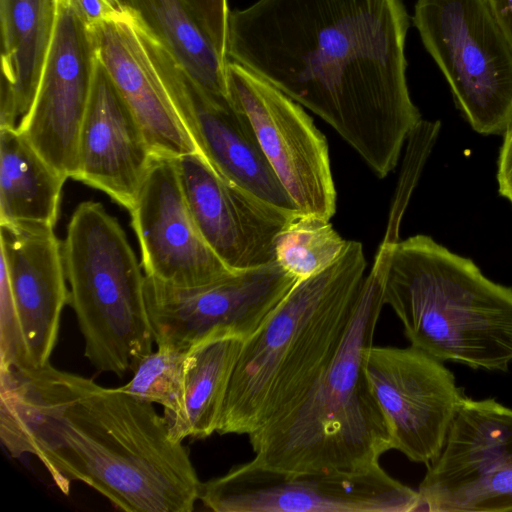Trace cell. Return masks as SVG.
<instances>
[{
  "label": "cell",
  "instance_id": "cell-19",
  "mask_svg": "<svg viewBox=\"0 0 512 512\" xmlns=\"http://www.w3.org/2000/svg\"><path fill=\"white\" fill-rule=\"evenodd\" d=\"M154 155L142 126L96 57L73 179L130 210Z\"/></svg>",
  "mask_w": 512,
  "mask_h": 512
},
{
  "label": "cell",
  "instance_id": "cell-25",
  "mask_svg": "<svg viewBox=\"0 0 512 512\" xmlns=\"http://www.w3.org/2000/svg\"><path fill=\"white\" fill-rule=\"evenodd\" d=\"M187 352L157 346L156 351L141 359L131 380L119 388L139 400L162 405L163 412L173 411L181 394Z\"/></svg>",
  "mask_w": 512,
  "mask_h": 512
},
{
  "label": "cell",
  "instance_id": "cell-9",
  "mask_svg": "<svg viewBox=\"0 0 512 512\" xmlns=\"http://www.w3.org/2000/svg\"><path fill=\"white\" fill-rule=\"evenodd\" d=\"M199 500L215 512H416L418 491L376 464L353 471L289 473L253 459L201 483Z\"/></svg>",
  "mask_w": 512,
  "mask_h": 512
},
{
  "label": "cell",
  "instance_id": "cell-28",
  "mask_svg": "<svg viewBox=\"0 0 512 512\" xmlns=\"http://www.w3.org/2000/svg\"><path fill=\"white\" fill-rule=\"evenodd\" d=\"M502 135L503 141L497 159L498 192L512 205V116Z\"/></svg>",
  "mask_w": 512,
  "mask_h": 512
},
{
  "label": "cell",
  "instance_id": "cell-1",
  "mask_svg": "<svg viewBox=\"0 0 512 512\" xmlns=\"http://www.w3.org/2000/svg\"><path fill=\"white\" fill-rule=\"evenodd\" d=\"M402 0H256L231 10L227 60L327 122L379 178L421 122Z\"/></svg>",
  "mask_w": 512,
  "mask_h": 512
},
{
  "label": "cell",
  "instance_id": "cell-4",
  "mask_svg": "<svg viewBox=\"0 0 512 512\" xmlns=\"http://www.w3.org/2000/svg\"><path fill=\"white\" fill-rule=\"evenodd\" d=\"M366 266L362 244L349 240L334 264L295 282L243 341L217 433L249 435L304 395L343 338Z\"/></svg>",
  "mask_w": 512,
  "mask_h": 512
},
{
  "label": "cell",
  "instance_id": "cell-8",
  "mask_svg": "<svg viewBox=\"0 0 512 512\" xmlns=\"http://www.w3.org/2000/svg\"><path fill=\"white\" fill-rule=\"evenodd\" d=\"M0 242V368L39 369L69 304L63 244L40 224H0Z\"/></svg>",
  "mask_w": 512,
  "mask_h": 512
},
{
  "label": "cell",
  "instance_id": "cell-13",
  "mask_svg": "<svg viewBox=\"0 0 512 512\" xmlns=\"http://www.w3.org/2000/svg\"><path fill=\"white\" fill-rule=\"evenodd\" d=\"M366 376L392 449L429 466L440 454L464 397L454 374L443 361L412 345H373Z\"/></svg>",
  "mask_w": 512,
  "mask_h": 512
},
{
  "label": "cell",
  "instance_id": "cell-14",
  "mask_svg": "<svg viewBox=\"0 0 512 512\" xmlns=\"http://www.w3.org/2000/svg\"><path fill=\"white\" fill-rule=\"evenodd\" d=\"M146 38L179 116L198 151L223 177L259 198L298 211L268 162L246 115L208 92L146 28Z\"/></svg>",
  "mask_w": 512,
  "mask_h": 512
},
{
  "label": "cell",
  "instance_id": "cell-2",
  "mask_svg": "<svg viewBox=\"0 0 512 512\" xmlns=\"http://www.w3.org/2000/svg\"><path fill=\"white\" fill-rule=\"evenodd\" d=\"M0 438L68 495L80 481L127 512H191L201 481L152 403L59 370L0 369Z\"/></svg>",
  "mask_w": 512,
  "mask_h": 512
},
{
  "label": "cell",
  "instance_id": "cell-22",
  "mask_svg": "<svg viewBox=\"0 0 512 512\" xmlns=\"http://www.w3.org/2000/svg\"><path fill=\"white\" fill-rule=\"evenodd\" d=\"M66 179L18 129L0 128V224L54 227Z\"/></svg>",
  "mask_w": 512,
  "mask_h": 512
},
{
  "label": "cell",
  "instance_id": "cell-29",
  "mask_svg": "<svg viewBox=\"0 0 512 512\" xmlns=\"http://www.w3.org/2000/svg\"><path fill=\"white\" fill-rule=\"evenodd\" d=\"M494 15L512 45V0H489Z\"/></svg>",
  "mask_w": 512,
  "mask_h": 512
},
{
  "label": "cell",
  "instance_id": "cell-21",
  "mask_svg": "<svg viewBox=\"0 0 512 512\" xmlns=\"http://www.w3.org/2000/svg\"><path fill=\"white\" fill-rule=\"evenodd\" d=\"M242 344L236 336L213 333L189 348L178 404L163 412L174 441L217 432Z\"/></svg>",
  "mask_w": 512,
  "mask_h": 512
},
{
  "label": "cell",
  "instance_id": "cell-27",
  "mask_svg": "<svg viewBox=\"0 0 512 512\" xmlns=\"http://www.w3.org/2000/svg\"><path fill=\"white\" fill-rule=\"evenodd\" d=\"M73 9L89 27L114 19L130 8L125 0H69Z\"/></svg>",
  "mask_w": 512,
  "mask_h": 512
},
{
  "label": "cell",
  "instance_id": "cell-16",
  "mask_svg": "<svg viewBox=\"0 0 512 512\" xmlns=\"http://www.w3.org/2000/svg\"><path fill=\"white\" fill-rule=\"evenodd\" d=\"M129 211L146 276L190 288L234 272L203 238L188 206L176 158L153 156Z\"/></svg>",
  "mask_w": 512,
  "mask_h": 512
},
{
  "label": "cell",
  "instance_id": "cell-6",
  "mask_svg": "<svg viewBox=\"0 0 512 512\" xmlns=\"http://www.w3.org/2000/svg\"><path fill=\"white\" fill-rule=\"evenodd\" d=\"M69 304L94 368L121 377L152 352L145 276L126 234L99 202H81L63 242Z\"/></svg>",
  "mask_w": 512,
  "mask_h": 512
},
{
  "label": "cell",
  "instance_id": "cell-3",
  "mask_svg": "<svg viewBox=\"0 0 512 512\" xmlns=\"http://www.w3.org/2000/svg\"><path fill=\"white\" fill-rule=\"evenodd\" d=\"M392 245L380 243L343 338L310 388L248 435L261 466L289 473L353 471L378 464L392 449L366 376Z\"/></svg>",
  "mask_w": 512,
  "mask_h": 512
},
{
  "label": "cell",
  "instance_id": "cell-17",
  "mask_svg": "<svg viewBox=\"0 0 512 512\" xmlns=\"http://www.w3.org/2000/svg\"><path fill=\"white\" fill-rule=\"evenodd\" d=\"M176 165L203 238L230 270L276 262L277 236L301 212L282 209L234 184L199 151L176 158Z\"/></svg>",
  "mask_w": 512,
  "mask_h": 512
},
{
  "label": "cell",
  "instance_id": "cell-26",
  "mask_svg": "<svg viewBox=\"0 0 512 512\" xmlns=\"http://www.w3.org/2000/svg\"><path fill=\"white\" fill-rule=\"evenodd\" d=\"M210 36L223 59L227 60V34L230 9L228 0H186Z\"/></svg>",
  "mask_w": 512,
  "mask_h": 512
},
{
  "label": "cell",
  "instance_id": "cell-20",
  "mask_svg": "<svg viewBox=\"0 0 512 512\" xmlns=\"http://www.w3.org/2000/svg\"><path fill=\"white\" fill-rule=\"evenodd\" d=\"M56 12L57 0H0V128L18 129L33 104Z\"/></svg>",
  "mask_w": 512,
  "mask_h": 512
},
{
  "label": "cell",
  "instance_id": "cell-12",
  "mask_svg": "<svg viewBox=\"0 0 512 512\" xmlns=\"http://www.w3.org/2000/svg\"><path fill=\"white\" fill-rule=\"evenodd\" d=\"M297 279L277 262L180 288L145 275V300L157 346L187 351L213 333L243 341L266 320Z\"/></svg>",
  "mask_w": 512,
  "mask_h": 512
},
{
  "label": "cell",
  "instance_id": "cell-18",
  "mask_svg": "<svg viewBox=\"0 0 512 512\" xmlns=\"http://www.w3.org/2000/svg\"><path fill=\"white\" fill-rule=\"evenodd\" d=\"M96 57L142 126L155 155L179 158L198 152L170 96L136 13L90 28Z\"/></svg>",
  "mask_w": 512,
  "mask_h": 512
},
{
  "label": "cell",
  "instance_id": "cell-5",
  "mask_svg": "<svg viewBox=\"0 0 512 512\" xmlns=\"http://www.w3.org/2000/svg\"><path fill=\"white\" fill-rule=\"evenodd\" d=\"M383 301L410 345L443 362L502 372L512 364V287L430 236L392 245Z\"/></svg>",
  "mask_w": 512,
  "mask_h": 512
},
{
  "label": "cell",
  "instance_id": "cell-24",
  "mask_svg": "<svg viewBox=\"0 0 512 512\" xmlns=\"http://www.w3.org/2000/svg\"><path fill=\"white\" fill-rule=\"evenodd\" d=\"M348 242L335 231L330 220L298 213L277 236L275 259L297 280L305 279L334 264Z\"/></svg>",
  "mask_w": 512,
  "mask_h": 512
},
{
  "label": "cell",
  "instance_id": "cell-10",
  "mask_svg": "<svg viewBox=\"0 0 512 512\" xmlns=\"http://www.w3.org/2000/svg\"><path fill=\"white\" fill-rule=\"evenodd\" d=\"M417 491L419 511H512V408L464 396Z\"/></svg>",
  "mask_w": 512,
  "mask_h": 512
},
{
  "label": "cell",
  "instance_id": "cell-11",
  "mask_svg": "<svg viewBox=\"0 0 512 512\" xmlns=\"http://www.w3.org/2000/svg\"><path fill=\"white\" fill-rule=\"evenodd\" d=\"M226 72L230 101L249 119L299 212L330 220L336 190L326 137L299 103L253 71L228 61Z\"/></svg>",
  "mask_w": 512,
  "mask_h": 512
},
{
  "label": "cell",
  "instance_id": "cell-7",
  "mask_svg": "<svg viewBox=\"0 0 512 512\" xmlns=\"http://www.w3.org/2000/svg\"><path fill=\"white\" fill-rule=\"evenodd\" d=\"M413 23L473 130L502 134L512 116V45L489 0H417Z\"/></svg>",
  "mask_w": 512,
  "mask_h": 512
},
{
  "label": "cell",
  "instance_id": "cell-15",
  "mask_svg": "<svg viewBox=\"0 0 512 512\" xmlns=\"http://www.w3.org/2000/svg\"><path fill=\"white\" fill-rule=\"evenodd\" d=\"M95 63L91 29L69 0H57L55 27L37 92L18 130L66 178H73L76 171Z\"/></svg>",
  "mask_w": 512,
  "mask_h": 512
},
{
  "label": "cell",
  "instance_id": "cell-23",
  "mask_svg": "<svg viewBox=\"0 0 512 512\" xmlns=\"http://www.w3.org/2000/svg\"><path fill=\"white\" fill-rule=\"evenodd\" d=\"M179 65L208 92L228 96L227 62L186 0H125Z\"/></svg>",
  "mask_w": 512,
  "mask_h": 512
}]
</instances>
